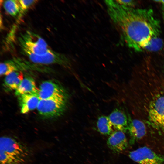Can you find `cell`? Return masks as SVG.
<instances>
[{
  "label": "cell",
  "instance_id": "obj_1",
  "mask_svg": "<svg viewBox=\"0 0 164 164\" xmlns=\"http://www.w3.org/2000/svg\"><path fill=\"white\" fill-rule=\"evenodd\" d=\"M107 11L113 22L121 30L127 46L136 51L145 50L160 32L159 20L150 9L134 8L106 0Z\"/></svg>",
  "mask_w": 164,
  "mask_h": 164
},
{
  "label": "cell",
  "instance_id": "obj_2",
  "mask_svg": "<svg viewBox=\"0 0 164 164\" xmlns=\"http://www.w3.org/2000/svg\"><path fill=\"white\" fill-rule=\"evenodd\" d=\"M31 155L28 147L17 138L9 135L1 137L0 164H25Z\"/></svg>",
  "mask_w": 164,
  "mask_h": 164
},
{
  "label": "cell",
  "instance_id": "obj_3",
  "mask_svg": "<svg viewBox=\"0 0 164 164\" xmlns=\"http://www.w3.org/2000/svg\"><path fill=\"white\" fill-rule=\"evenodd\" d=\"M161 87L157 86L149 91L145 109L151 124L164 134V86Z\"/></svg>",
  "mask_w": 164,
  "mask_h": 164
},
{
  "label": "cell",
  "instance_id": "obj_4",
  "mask_svg": "<svg viewBox=\"0 0 164 164\" xmlns=\"http://www.w3.org/2000/svg\"><path fill=\"white\" fill-rule=\"evenodd\" d=\"M17 40L22 53L26 56H43L53 51L41 37L30 30L20 34Z\"/></svg>",
  "mask_w": 164,
  "mask_h": 164
},
{
  "label": "cell",
  "instance_id": "obj_5",
  "mask_svg": "<svg viewBox=\"0 0 164 164\" xmlns=\"http://www.w3.org/2000/svg\"><path fill=\"white\" fill-rule=\"evenodd\" d=\"M69 96L40 99L37 108L39 114L44 118L60 117L65 111Z\"/></svg>",
  "mask_w": 164,
  "mask_h": 164
},
{
  "label": "cell",
  "instance_id": "obj_6",
  "mask_svg": "<svg viewBox=\"0 0 164 164\" xmlns=\"http://www.w3.org/2000/svg\"><path fill=\"white\" fill-rule=\"evenodd\" d=\"M0 75L6 76L14 72L28 70H46L42 65L34 63L24 59L14 57L0 63Z\"/></svg>",
  "mask_w": 164,
  "mask_h": 164
},
{
  "label": "cell",
  "instance_id": "obj_7",
  "mask_svg": "<svg viewBox=\"0 0 164 164\" xmlns=\"http://www.w3.org/2000/svg\"><path fill=\"white\" fill-rule=\"evenodd\" d=\"M129 156L132 160L139 164H163L164 162L163 156L145 146L130 152Z\"/></svg>",
  "mask_w": 164,
  "mask_h": 164
},
{
  "label": "cell",
  "instance_id": "obj_8",
  "mask_svg": "<svg viewBox=\"0 0 164 164\" xmlns=\"http://www.w3.org/2000/svg\"><path fill=\"white\" fill-rule=\"evenodd\" d=\"M31 62L39 65H44L58 64L65 67L70 66V62L65 55L54 51L43 56L29 54L26 56Z\"/></svg>",
  "mask_w": 164,
  "mask_h": 164
},
{
  "label": "cell",
  "instance_id": "obj_9",
  "mask_svg": "<svg viewBox=\"0 0 164 164\" xmlns=\"http://www.w3.org/2000/svg\"><path fill=\"white\" fill-rule=\"evenodd\" d=\"M38 96L40 99L69 96L65 89L58 82L53 80L43 81L40 84Z\"/></svg>",
  "mask_w": 164,
  "mask_h": 164
},
{
  "label": "cell",
  "instance_id": "obj_10",
  "mask_svg": "<svg viewBox=\"0 0 164 164\" xmlns=\"http://www.w3.org/2000/svg\"><path fill=\"white\" fill-rule=\"evenodd\" d=\"M107 143L109 148L116 153L122 152L128 146V142L124 132L117 130L109 136Z\"/></svg>",
  "mask_w": 164,
  "mask_h": 164
},
{
  "label": "cell",
  "instance_id": "obj_11",
  "mask_svg": "<svg viewBox=\"0 0 164 164\" xmlns=\"http://www.w3.org/2000/svg\"><path fill=\"white\" fill-rule=\"evenodd\" d=\"M108 117L115 130L124 132L128 130L129 120L121 110L117 108L114 109Z\"/></svg>",
  "mask_w": 164,
  "mask_h": 164
},
{
  "label": "cell",
  "instance_id": "obj_12",
  "mask_svg": "<svg viewBox=\"0 0 164 164\" xmlns=\"http://www.w3.org/2000/svg\"><path fill=\"white\" fill-rule=\"evenodd\" d=\"M21 112L23 114L36 108L40 100L38 95L26 94L18 97Z\"/></svg>",
  "mask_w": 164,
  "mask_h": 164
},
{
  "label": "cell",
  "instance_id": "obj_13",
  "mask_svg": "<svg viewBox=\"0 0 164 164\" xmlns=\"http://www.w3.org/2000/svg\"><path fill=\"white\" fill-rule=\"evenodd\" d=\"M128 131L132 142L141 139L146 133V129L145 124L138 119L129 120Z\"/></svg>",
  "mask_w": 164,
  "mask_h": 164
},
{
  "label": "cell",
  "instance_id": "obj_14",
  "mask_svg": "<svg viewBox=\"0 0 164 164\" xmlns=\"http://www.w3.org/2000/svg\"><path fill=\"white\" fill-rule=\"evenodd\" d=\"M24 78L21 71L13 72L5 76L3 84L4 90L6 92L15 91Z\"/></svg>",
  "mask_w": 164,
  "mask_h": 164
},
{
  "label": "cell",
  "instance_id": "obj_15",
  "mask_svg": "<svg viewBox=\"0 0 164 164\" xmlns=\"http://www.w3.org/2000/svg\"><path fill=\"white\" fill-rule=\"evenodd\" d=\"M39 89L37 87L34 79L29 76L24 77L17 89L15 91V94L18 97L26 94L38 95Z\"/></svg>",
  "mask_w": 164,
  "mask_h": 164
},
{
  "label": "cell",
  "instance_id": "obj_16",
  "mask_svg": "<svg viewBox=\"0 0 164 164\" xmlns=\"http://www.w3.org/2000/svg\"><path fill=\"white\" fill-rule=\"evenodd\" d=\"M97 125L99 132L102 135L110 136L115 131L108 116L101 115L97 119Z\"/></svg>",
  "mask_w": 164,
  "mask_h": 164
},
{
  "label": "cell",
  "instance_id": "obj_17",
  "mask_svg": "<svg viewBox=\"0 0 164 164\" xmlns=\"http://www.w3.org/2000/svg\"><path fill=\"white\" fill-rule=\"evenodd\" d=\"M6 12L11 16L15 17L19 15L20 6L18 0H7L4 1L3 4Z\"/></svg>",
  "mask_w": 164,
  "mask_h": 164
},
{
  "label": "cell",
  "instance_id": "obj_18",
  "mask_svg": "<svg viewBox=\"0 0 164 164\" xmlns=\"http://www.w3.org/2000/svg\"><path fill=\"white\" fill-rule=\"evenodd\" d=\"M163 42L158 36L153 38L151 40L149 44L145 49L150 51L159 50L163 46Z\"/></svg>",
  "mask_w": 164,
  "mask_h": 164
},
{
  "label": "cell",
  "instance_id": "obj_19",
  "mask_svg": "<svg viewBox=\"0 0 164 164\" xmlns=\"http://www.w3.org/2000/svg\"><path fill=\"white\" fill-rule=\"evenodd\" d=\"M20 6V11L19 15V17L22 15L32 5L37 1L36 0H18Z\"/></svg>",
  "mask_w": 164,
  "mask_h": 164
},
{
  "label": "cell",
  "instance_id": "obj_20",
  "mask_svg": "<svg viewBox=\"0 0 164 164\" xmlns=\"http://www.w3.org/2000/svg\"><path fill=\"white\" fill-rule=\"evenodd\" d=\"M118 4L126 7H133L134 5V1L132 0H115Z\"/></svg>",
  "mask_w": 164,
  "mask_h": 164
},
{
  "label": "cell",
  "instance_id": "obj_21",
  "mask_svg": "<svg viewBox=\"0 0 164 164\" xmlns=\"http://www.w3.org/2000/svg\"><path fill=\"white\" fill-rule=\"evenodd\" d=\"M162 12H163V18L164 20V5H163L162 6Z\"/></svg>",
  "mask_w": 164,
  "mask_h": 164
}]
</instances>
